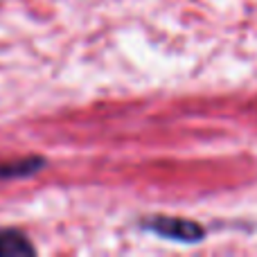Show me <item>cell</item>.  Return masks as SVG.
<instances>
[{
    "label": "cell",
    "mask_w": 257,
    "mask_h": 257,
    "mask_svg": "<svg viewBox=\"0 0 257 257\" xmlns=\"http://www.w3.org/2000/svg\"><path fill=\"white\" fill-rule=\"evenodd\" d=\"M142 226H145L147 230H151L154 235L172 239V241H183V244H196V241H201L205 235V228L199 226L196 221H192V219L165 217V214L142 219Z\"/></svg>",
    "instance_id": "obj_1"
},
{
    "label": "cell",
    "mask_w": 257,
    "mask_h": 257,
    "mask_svg": "<svg viewBox=\"0 0 257 257\" xmlns=\"http://www.w3.org/2000/svg\"><path fill=\"white\" fill-rule=\"evenodd\" d=\"M45 167V158L43 156H25V158H16V160H7L0 163V178L9 181V178H27L39 174Z\"/></svg>",
    "instance_id": "obj_2"
},
{
    "label": "cell",
    "mask_w": 257,
    "mask_h": 257,
    "mask_svg": "<svg viewBox=\"0 0 257 257\" xmlns=\"http://www.w3.org/2000/svg\"><path fill=\"white\" fill-rule=\"evenodd\" d=\"M36 248L21 230L0 228V257H23L34 255Z\"/></svg>",
    "instance_id": "obj_3"
}]
</instances>
